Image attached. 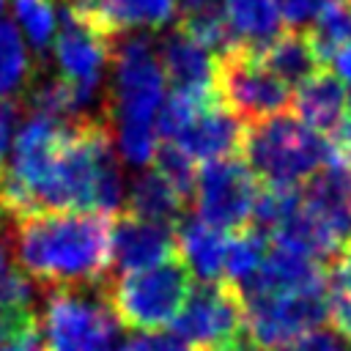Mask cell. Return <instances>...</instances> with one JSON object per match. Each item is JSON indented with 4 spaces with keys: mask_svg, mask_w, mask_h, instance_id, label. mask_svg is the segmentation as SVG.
Instances as JSON below:
<instances>
[{
    "mask_svg": "<svg viewBox=\"0 0 351 351\" xmlns=\"http://www.w3.org/2000/svg\"><path fill=\"white\" fill-rule=\"evenodd\" d=\"M66 5L110 38H123L129 30L167 25L178 16L181 0H69Z\"/></svg>",
    "mask_w": 351,
    "mask_h": 351,
    "instance_id": "cell-14",
    "label": "cell"
},
{
    "mask_svg": "<svg viewBox=\"0 0 351 351\" xmlns=\"http://www.w3.org/2000/svg\"><path fill=\"white\" fill-rule=\"evenodd\" d=\"M280 351H351V340L337 326H318Z\"/></svg>",
    "mask_w": 351,
    "mask_h": 351,
    "instance_id": "cell-25",
    "label": "cell"
},
{
    "mask_svg": "<svg viewBox=\"0 0 351 351\" xmlns=\"http://www.w3.org/2000/svg\"><path fill=\"white\" fill-rule=\"evenodd\" d=\"M307 36H310L321 63H329L337 49L351 44V5L326 0L321 5L318 16L313 19V25L307 27Z\"/></svg>",
    "mask_w": 351,
    "mask_h": 351,
    "instance_id": "cell-20",
    "label": "cell"
},
{
    "mask_svg": "<svg viewBox=\"0 0 351 351\" xmlns=\"http://www.w3.org/2000/svg\"><path fill=\"white\" fill-rule=\"evenodd\" d=\"M269 247H271V239L263 230H258L255 225L230 233L228 261H225V280H230L233 285H241L244 280H250L258 271V266L263 263Z\"/></svg>",
    "mask_w": 351,
    "mask_h": 351,
    "instance_id": "cell-22",
    "label": "cell"
},
{
    "mask_svg": "<svg viewBox=\"0 0 351 351\" xmlns=\"http://www.w3.org/2000/svg\"><path fill=\"white\" fill-rule=\"evenodd\" d=\"M244 132L247 126L219 99H214L206 107H200L189 118V123L167 143L178 145L192 162L208 165V162L241 154Z\"/></svg>",
    "mask_w": 351,
    "mask_h": 351,
    "instance_id": "cell-12",
    "label": "cell"
},
{
    "mask_svg": "<svg viewBox=\"0 0 351 351\" xmlns=\"http://www.w3.org/2000/svg\"><path fill=\"white\" fill-rule=\"evenodd\" d=\"M195 274L184 255H173L156 266L104 280V293L118 321L137 332H156L176 324L189 293Z\"/></svg>",
    "mask_w": 351,
    "mask_h": 351,
    "instance_id": "cell-4",
    "label": "cell"
},
{
    "mask_svg": "<svg viewBox=\"0 0 351 351\" xmlns=\"http://www.w3.org/2000/svg\"><path fill=\"white\" fill-rule=\"evenodd\" d=\"M118 41L121 38H110L107 33L80 19L69 5L63 8L52 52H55V63L60 71L58 77L74 93L82 115H104V112H90V107L101 90V77L107 66L115 63Z\"/></svg>",
    "mask_w": 351,
    "mask_h": 351,
    "instance_id": "cell-7",
    "label": "cell"
},
{
    "mask_svg": "<svg viewBox=\"0 0 351 351\" xmlns=\"http://www.w3.org/2000/svg\"><path fill=\"white\" fill-rule=\"evenodd\" d=\"M176 335L197 348H219L236 343L247 332V307L230 280L200 282L173 324Z\"/></svg>",
    "mask_w": 351,
    "mask_h": 351,
    "instance_id": "cell-10",
    "label": "cell"
},
{
    "mask_svg": "<svg viewBox=\"0 0 351 351\" xmlns=\"http://www.w3.org/2000/svg\"><path fill=\"white\" fill-rule=\"evenodd\" d=\"M346 110H348V96L343 80L326 69L304 80L293 90V115L304 126H310L313 132L329 140H337V134L343 132Z\"/></svg>",
    "mask_w": 351,
    "mask_h": 351,
    "instance_id": "cell-15",
    "label": "cell"
},
{
    "mask_svg": "<svg viewBox=\"0 0 351 351\" xmlns=\"http://www.w3.org/2000/svg\"><path fill=\"white\" fill-rule=\"evenodd\" d=\"M14 14L30 38L33 49L44 58L47 49H52L58 36V14L55 0H14Z\"/></svg>",
    "mask_w": 351,
    "mask_h": 351,
    "instance_id": "cell-23",
    "label": "cell"
},
{
    "mask_svg": "<svg viewBox=\"0 0 351 351\" xmlns=\"http://www.w3.org/2000/svg\"><path fill=\"white\" fill-rule=\"evenodd\" d=\"M261 181L241 154L208 162L197 173L195 211L211 228L236 233L252 225L261 197Z\"/></svg>",
    "mask_w": 351,
    "mask_h": 351,
    "instance_id": "cell-8",
    "label": "cell"
},
{
    "mask_svg": "<svg viewBox=\"0 0 351 351\" xmlns=\"http://www.w3.org/2000/svg\"><path fill=\"white\" fill-rule=\"evenodd\" d=\"M206 351H263V348L250 337V332H244L236 343H230V346H219V348H206Z\"/></svg>",
    "mask_w": 351,
    "mask_h": 351,
    "instance_id": "cell-35",
    "label": "cell"
},
{
    "mask_svg": "<svg viewBox=\"0 0 351 351\" xmlns=\"http://www.w3.org/2000/svg\"><path fill=\"white\" fill-rule=\"evenodd\" d=\"M16 101H0V176L5 170V151H8V140H11V129L16 121Z\"/></svg>",
    "mask_w": 351,
    "mask_h": 351,
    "instance_id": "cell-30",
    "label": "cell"
},
{
    "mask_svg": "<svg viewBox=\"0 0 351 351\" xmlns=\"http://www.w3.org/2000/svg\"><path fill=\"white\" fill-rule=\"evenodd\" d=\"M36 280L27 277L19 266H11L0 274V307L11 313L33 310V296H36Z\"/></svg>",
    "mask_w": 351,
    "mask_h": 351,
    "instance_id": "cell-24",
    "label": "cell"
},
{
    "mask_svg": "<svg viewBox=\"0 0 351 351\" xmlns=\"http://www.w3.org/2000/svg\"><path fill=\"white\" fill-rule=\"evenodd\" d=\"M118 351H206L170 332H137L121 343Z\"/></svg>",
    "mask_w": 351,
    "mask_h": 351,
    "instance_id": "cell-26",
    "label": "cell"
},
{
    "mask_svg": "<svg viewBox=\"0 0 351 351\" xmlns=\"http://www.w3.org/2000/svg\"><path fill=\"white\" fill-rule=\"evenodd\" d=\"M178 252H181L178 250V225L154 222V219L137 217L126 208L115 214L110 277H121L129 271L156 266Z\"/></svg>",
    "mask_w": 351,
    "mask_h": 351,
    "instance_id": "cell-11",
    "label": "cell"
},
{
    "mask_svg": "<svg viewBox=\"0 0 351 351\" xmlns=\"http://www.w3.org/2000/svg\"><path fill=\"white\" fill-rule=\"evenodd\" d=\"M27 313H36V310H22V313H11V310H3L0 307V346L5 343V337L11 335V329L27 315Z\"/></svg>",
    "mask_w": 351,
    "mask_h": 351,
    "instance_id": "cell-33",
    "label": "cell"
},
{
    "mask_svg": "<svg viewBox=\"0 0 351 351\" xmlns=\"http://www.w3.org/2000/svg\"><path fill=\"white\" fill-rule=\"evenodd\" d=\"M11 219L0 217V274L5 271V258H8V247H11Z\"/></svg>",
    "mask_w": 351,
    "mask_h": 351,
    "instance_id": "cell-34",
    "label": "cell"
},
{
    "mask_svg": "<svg viewBox=\"0 0 351 351\" xmlns=\"http://www.w3.org/2000/svg\"><path fill=\"white\" fill-rule=\"evenodd\" d=\"M214 88L217 99L244 126L282 115L288 107H293L291 85L280 80L274 71H269L255 49L241 44L217 55Z\"/></svg>",
    "mask_w": 351,
    "mask_h": 351,
    "instance_id": "cell-6",
    "label": "cell"
},
{
    "mask_svg": "<svg viewBox=\"0 0 351 351\" xmlns=\"http://www.w3.org/2000/svg\"><path fill=\"white\" fill-rule=\"evenodd\" d=\"M159 58H162V69L170 90L200 96V99L217 96V88H214L217 55L208 47L197 44L192 36H186L181 27L170 30L159 41Z\"/></svg>",
    "mask_w": 351,
    "mask_h": 351,
    "instance_id": "cell-13",
    "label": "cell"
},
{
    "mask_svg": "<svg viewBox=\"0 0 351 351\" xmlns=\"http://www.w3.org/2000/svg\"><path fill=\"white\" fill-rule=\"evenodd\" d=\"M112 230L107 211L33 214L11 225V255L44 288L99 285L112 271Z\"/></svg>",
    "mask_w": 351,
    "mask_h": 351,
    "instance_id": "cell-1",
    "label": "cell"
},
{
    "mask_svg": "<svg viewBox=\"0 0 351 351\" xmlns=\"http://www.w3.org/2000/svg\"><path fill=\"white\" fill-rule=\"evenodd\" d=\"M228 25L233 33V41L250 49H261L274 36L282 33L280 8L277 0H225Z\"/></svg>",
    "mask_w": 351,
    "mask_h": 351,
    "instance_id": "cell-19",
    "label": "cell"
},
{
    "mask_svg": "<svg viewBox=\"0 0 351 351\" xmlns=\"http://www.w3.org/2000/svg\"><path fill=\"white\" fill-rule=\"evenodd\" d=\"M47 343H44V335H41V326H38V315L36 313H27L14 329L11 335L5 337V343L0 346V351H44Z\"/></svg>",
    "mask_w": 351,
    "mask_h": 351,
    "instance_id": "cell-27",
    "label": "cell"
},
{
    "mask_svg": "<svg viewBox=\"0 0 351 351\" xmlns=\"http://www.w3.org/2000/svg\"><path fill=\"white\" fill-rule=\"evenodd\" d=\"M63 3H69V0H63Z\"/></svg>",
    "mask_w": 351,
    "mask_h": 351,
    "instance_id": "cell-38",
    "label": "cell"
},
{
    "mask_svg": "<svg viewBox=\"0 0 351 351\" xmlns=\"http://www.w3.org/2000/svg\"><path fill=\"white\" fill-rule=\"evenodd\" d=\"M335 151V140L313 132L296 115H274L250 123L241 156L263 186H302Z\"/></svg>",
    "mask_w": 351,
    "mask_h": 351,
    "instance_id": "cell-3",
    "label": "cell"
},
{
    "mask_svg": "<svg viewBox=\"0 0 351 351\" xmlns=\"http://www.w3.org/2000/svg\"><path fill=\"white\" fill-rule=\"evenodd\" d=\"M329 285H332V291H337V288H346V291H351V239L346 241L340 261L332 266V277H329Z\"/></svg>",
    "mask_w": 351,
    "mask_h": 351,
    "instance_id": "cell-31",
    "label": "cell"
},
{
    "mask_svg": "<svg viewBox=\"0 0 351 351\" xmlns=\"http://www.w3.org/2000/svg\"><path fill=\"white\" fill-rule=\"evenodd\" d=\"M192 197H186L178 186H173L159 170H145L129 195V206L126 211L154 219V222H167V225H178L186 217V206Z\"/></svg>",
    "mask_w": 351,
    "mask_h": 351,
    "instance_id": "cell-18",
    "label": "cell"
},
{
    "mask_svg": "<svg viewBox=\"0 0 351 351\" xmlns=\"http://www.w3.org/2000/svg\"><path fill=\"white\" fill-rule=\"evenodd\" d=\"M337 143H343L346 148H351V96H348V110H346V123H343V132L337 134Z\"/></svg>",
    "mask_w": 351,
    "mask_h": 351,
    "instance_id": "cell-36",
    "label": "cell"
},
{
    "mask_svg": "<svg viewBox=\"0 0 351 351\" xmlns=\"http://www.w3.org/2000/svg\"><path fill=\"white\" fill-rule=\"evenodd\" d=\"M255 52H258L261 63L269 71H274L280 80H285L288 85H302L304 80L324 71V63H321L313 41L307 36V30H291L288 27Z\"/></svg>",
    "mask_w": 351,
    "mask_h": 351,
    "instance_id": "cell-17",
    "label": "cell"
},
{
    "mask_svg": "<svg viewBox=\"0 0 351 351\" xmlns=\"http://www.w3.org/2000/svg\"><path fill=\"white\" fill-rule=\"evenodd\" d=\"M324 3L326 0H277V8L291 30H304L307 25H313Z\"/></svg>",
    "mask_w": 351,
    "mask_h": 351,
    "instance_id": "cell-28",
    "label": "cell"
},
{
    "mask_svg": "<svg viewBox=\"0 0 351 351\" xmlns=\"http://www.w3.org/2000/svg\"><path fill=\"white\" fill-rule=\"evenodd\" d=\"M329 63H332V71H335L343 82L351 85V44H346L343 49H337L335 58H332Z\"/></svg>",
    "mask_w": 351,
    "mask_h": 351,
    "instance_id": "cell-32",
    "label": "cell"
},
{
    "mask_svg": "<svg viewBox=\"0 0 351 351\" xmlns=\"http://www.w3.org/2000/svg\"><path fill=\"white\" fill-rule=\"evenodd\" d=\"M247 332L263 351H280L296 337L332 321V288L255 296L244 302Z\"/></svg>",
    "mask_w": 351,
    "mask_h": 351,
    "instance_id": "cell-9",
    "label": "cell"
},
{
    "mask_svg": "<svg viewBox=\"0 0 351 351\" xmlns=\"http://www.w3.org/2000/svg\"><path fill=\"white\" fill-rule=\"evenodd\" d=\"M337 3H351V0H337Z\"/></svg>",
    "mask_w": 351,
    "mask_h": 351,
    "instance_id": "cell-37",
    "label": "cell"
},
{
    "mask_svg": "<svg viewBox=\"0 0 351 351\" xmlns=\"http://www.w3.org/2000/svg\"><path fill=\"white\" fill-rule=\"evenodd\" d=\"M230 233L206 225L203 219H181L178 222V250L189 263L192 274L203 282L225 280V261H228Z\"/></svg>",
    "mask_w": 351,
    "mask_h": 351,
    "instance_id": "cell-16",
    "label": "cell"
},
{
    "mask_svg": "<svg viewBox=\"0 0 351 351\" xmlns=\"http://www.w3.org/2000/svg\"><path fill=\"white\" fill-rule=\"evenodd\" d=\"M332 321L351 340V291L346 288L332 291Z\"/></svg>",
    "mask_w": 351,
    "mask_h": 351,
    "instance_id": "cell-29",
    "label": "cell"
},
{
    "mask_svg": "<svg viewBox=\"0 0 351 351\" xmlns=\"http://www.w3.org/2000/svg\"><path fill=\"white\" fill-rule=\"evenodd\" d=\"M167 77L159 47L145 36L121 38L112 63V90L104 99V115L112 126L121 156L132 165H151L159 148V112Z\"/></svg>",
    "mask_w": 351,
    "mask_h": 351,
    "instance_id": "cell-2",
    "label": "cell"
},
{
    "mask_svg": "<svg viewBox=\"0 0 351 351\" xmlns=\"http://www.w3.org/2000/svg\"><path fill=\"white\" fill-rule=\"evenodd\" d=\"M30 58L27 49L16 33V27L5 19H0V101H11L22 88L27 90L30 82Z\"/></svg>",
    "mask_w": 351,
    "mask_h": 351,
    "instance_id": "cell-21",
    "label": "cell"
},
{
    "mask_svg": "<svg viewBox=\"0 0 351 351\" xmlns=\"http://www.w3.org/2000/svg\"><path fill=\"white\" fill-rule=\"evenodd\" d=\"M118 324L121 321L107 302L104 282L47 288V351H115Z\"/></svg>",
    "mask_w": 351,
    "mask_h": 351,
    "instance_id": "cell-5",
    "label": "cell"
}]
</instances>
